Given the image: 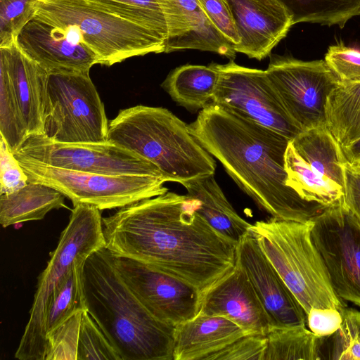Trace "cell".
<instances>
[{
  "label": "cell",
  "instance_id": "1",
  "mask_svg": "<svg viewBox=\"0 0 360 360\" xmlns=\"http://www.w3.org/2000/svg\"><path fill=\"white\" fill-rule=\"evenodd\" d=\"M105 248L176 277L203 294L236 265L238 242L213 228L195 202L174 192L102 218Z\"/></svg>",
  "mask_w": 360,
  "mask_h": 360
},
{
  "label": "cell",
  "instance_id": "2",
  "mask_svg": "<svg viewBox=\"0 0 360 360\" xmlns=\"http://www.w3.org/2000/svg\"><path fill=\"white\" fill-rule=\"evenodd\" d=\"M200 144L238 187L272 218L311 223L325 210L286 184L285 154L291 140L212 102L188 124Z\"/></svg>",
  "mask_w": 360,
  "mask_h": 360
},
{
  "label": "cell",
  "instance_id": "3",
  "mask_svg": "<svg viewBox=\"0 0 360 360\" xmlns=\"http://www.w3.org/2000/svg\"><path fill=\"white\" fill-rule=\"evenodd\" d=\"M85 310L121 360H173L175 327L154 317L117 271L102 248L82 267Z\"/></svg>",
  "mask_w": 360,
  "mask_h": 360
},
{
  "label": "cell",
  "instance_id": "4",
  "mask_svg": "<svg viewBox=\"0 0 360 360\" xmlns=\"http://www.w3.org/2000/svg\"><path fill=\"white\" fill-rule=\"evenodd\" d=\"M108 141L152 162L166 181L181 184L216 170L214 157L188 124L162 107L138 105L120 110L109 122Z\"/></svg>",
  "mask_w": 360,
  "mask_h": 360
},
{
  "label": "cell",
  "instance_id": "5",
  "mask_svg": "<svg viewBox=\"0 0 360 360\" xmlns=\"http://www.w3.org/2000/svg\"><path fill=\"white\" fill-rule=\"evenodd\" d=\"M34 10V16L89 47L99 65L111 66L131 57L165 52L166 37L86 0H37Z\"/></svg>",
  "mask_w": 360,
  "mask_h": 360
},
{
  "label": "cell",
  "instance_id": "6",
  "mask_svg": "<svg viewBox=\"0 0 360 360\" xmlns=\"http://www.w3.org/2000/svg\"><path fill=\"white\" fill-rule=\"evenodd\" d=\"M311 223L271 217L251 224L262 251L296 297L306 314L313 309L346 307L335 292L311 238Z\"/></svg>",
  "mask_w": 360,
  "mask_h": 360
},
{
  "label": "cell",
  "instance_id": "7",
  "mask_svg": "<svg viewBox=\"0 0 360 360\" xmlns=\"http://www.w3.org/2000/svg\"><path fill=\"white\" fill-rule=\"evenodd\" d=\"M102 218L101 210L94 206L87 204L74 206L56 248L51 253L46 267L38 277L30 319L15 353V359L44 360L49 305L75 262L86 259L105 247Z\"/></svg>",
  "mask_w": 360,
  "mask_h": 360
},
{
  "label": "cell",
  "instance_id": "8",
  "mask_svg": "<svg viewBox=\"0 0 360 360\" xmlns=\"http://www.w3.org/2000/svg\"><path fill=\"white\" fill-rule=\"evenodd\" d=\"M108 124L89 73L49 75L44 136L61 143H103Z\"/></svg>",
  "mask_w": 360,
  "mask_h": 360
},
{
  "label": "cell",
  "instance_id": "9",
  "mask_svg": "<svg viewBox=\"0 0 360 360\" xmlns=\"http://www.w3.org/2000/svg\"><path fill=\"white\" fill-rule=\"evenodd\" d=\"M14 155V154H13ZM28 181L52 187L74 206L87 204L101 211L121 208L168 191L164 179L152 176H112L78 172L47 165L14 155Z\"/></svg>",
  "mask_w": 360,
  "mask_h": 360
},
{
  "label": "cell",
  "instance_id": "10",
  "mask_svg": "<svg viewBox=\"0 0 360 360\" xmlns=\"http://www.w3.org/2000/svg\"><path fill=\"white\" fill-rule=\"evenodd\" d=\"M266 72L285 112L301 131L326 125V101L341 81L325 60L271 55Z\"/></svg>",
  "mask_w": 360,
  "mask_h": 360
},
{
  "label": "cell",
  "instance_id": "11",
  "mask_svg": "<svg viewBox=\"0 0 360 360\" xmlns=\"http://www.w3.org/2000/svg\"><path fill=\"white\" fill-rule=\"evenodd\" d=\"M13 154L52 167L78 172L164 179L152 162L109 141L61 143L53 141L44 134H31Z\"/></svg>",
  "mask_w": 360,
  "mask_h": 360
},
{
  "label": "cell",
  "instance_id": "12",
  "mask_svg": "<svg viewBox=\"0 0 360 360\" xmlns=\"http://www.w3.org/2000/svg\"><path fill=\"white\" fill-rule=\"evenodd\" d=\"M214 65L219 80L212 103L291 141L302 131L285 112L266 70L244 67L231 59Z\"/></svg>",
  "mask_w": 360,
  "mask_h": 360
},
{
  "label": "cell",
  "instance_id": "13",
  "mask_svg": "<svg viewBox=\"0 0 360 360\" xmlns=\"http://www.w3.org/2000/svg\"><path fill=\"white\" fill-rule=\"evenodd\" d=\"M311 233L336 294L360 307V222L342 202L315 218Z\"/></svg>",
  "mask_w": 360,
  "mask_h": 360
},
{
  "label": "cell",
  "instance_id": "14",
  "mask_svg": "<svg viewBox=\"0 0 360 360\" xmlns=\"http://www.w3.org/2000/svg\"><path fill=\"white\" fill-rule=\"evenodd\" d=\"M111 255L121 277L157 319L176 327L198 314L202 293L198 288L141 262Z\"/></svg>",
  "mask_w": 360,
  "mask_h": 360
},
{
  "label": "cell",
  "instance_id": "15",
  "mask_svg": "<svg viewBox=\"0 0 360 360\" xmlns=\"http://www.w3.org/2000/svg\"><path fill=\"white\" fill-rule=\"evenodd\" d=\"M237 262L248 277L274 327L306 326L304 308L250 230L238 243Z\"/></svg>",
  "mask_w": 360,
  "mask_h": 360
},
{
  "label": "cell",
  "instance_id": "16",
  "mask_svg": "<svg viewBox=\"0 0 360 360\" xmlns=\"http://www.w3.org/2000/svg\"><path fill=\"white\" fill-rule=\"evenodd\" d=\"M15 42L49 74L89 73L91 67L98 64L96 54L89 47L74 43L64 30L34 15Z\"/></svg>",
  "mask_w": 360,
  "mask_h": 360
},
{
  "label": "cell",
  "instance_id": "17",
  "mask_svg": "<svg viewBox=\"0 0 360 360\" xmlns=\"http://www.w3.org/2000/svg\"><path fill=\"white\" fill-rule=\"evenodd\" d=\"M198 314L227 318L248 335H266L274 327L237 260L235 266L203 294Z\"/></svg>",
  "mask_w": 360,
  "mask_h": 360
},
{
  "label": "cell",
  "instance_id": "18",
  "mask_svg": "<svg viewBox=\"0 0 360 360\" xmlns=\"http://www.w3.org/2000/svg\"><path fill=\"white\" fill-rule=\"evenodd\" d=\"M240 44L236 53L262 60L286 37L292 20L278 0H226Z\"/></svg>",
  "mask_w": 360,
  "mask_h": 360
},
{
  "label": "cell",
  "instance_id": "19",
  "mask_svg": "<svg viewBox=\"0 0 360 360\" xmlns=\"http://www.w3.org/2000/svg\"><path fill=\"white\" fill-rule=\"evenodd\" d=\"M168 38L165 53L195 49L236 58L234 47L209 20L198 0H162Z\"/></svg>",
  "mask_w": 360,
  "mask_h": 360
},
{
  "label": "cell",
  "instance_id": "20",
  "mask_svg": "<svg viewBox=\"0 0 360 360\" xmlns=\"http://www.w3.org/2000/svg\"><path fill=\"white\" fill-rule=\"evenodd\" d=\"M0 60L7 68L27 135L43 134L49 74L27 56L15 41L0 47Z\"/></svg>",
  "mask_w": 360,
  "mask_h": 360
},
{
  "label": "cell",
  "instance_id": "21",
  "mask_svg": "<svg viewBox=\"0 0 360 360\" xmlns=\"http://www.w3.org/2000/svg\"><path fill=\"white\" fill-rule=\"evenodd\" d=\"M245 335L227 318L198 314L175 327L173 360H207Z\"/></svg>",
  "mask_w": 360,
  "mask_h": 360
},
{
  "label": "cell",
  "instance_id": "22",
  "mask_svg": "<svg viewBox=\"0 0 360 360\" xmlns=\"http://www.w3.org/2000/svg\"><path fill=\"white\" fill-rule=\"evenodd\" d=\"M189 198L195 202L197 212L217 231L238 241L250 230L251 224L236 212L214 174L181 184Z\"/></svg>",
  "mask_w": 360,
  "mask_h": 360
},
{
  "label": "cell",
  "instance_id": "23",
  "mask_svg": "<svg viewBox=\"0 0 360 360\" xmlns=\"http://www.w3.org/2000/svg\"><path fill=\"white\" fill-rule=\"evenodd\" d=\"M65 197L52 187L29 181L16 191L0 195V224L6 228L42 219L52 210L67 208Z\"/></svg>",
  "mask_w": 360,
  "mask_h": 360
},
{
  "label": "cell",
  "instance_id": "24",
  "mask_svg": "<svg viewBox=\"0 0 360 360\" xmlns=\"http://www.w3.org/2000/svg\"><path fill=\"white\" fill-rule=\"evenodd\" d=\"M218 80L214 63L207 66L187 64L172 70L161 86L178 105L197 110L212 101Z\"/></svg>",
  "mask_w": 360,
  "mask_h": 360
},
{
  "label": "cell",
  "instance_id": "25",
  "mask_svg": "<svg viewBox=\"0 0 360 360\" xmlns=\"http://www.w3.org/2000/svg\"><path fill=\"white\" fill-rule=\"evenodd\" d=\"M291 143L311 168L343 188L347 162L341 146L326 125L304 130Z\"/></svg>",
  "mask_w": 360,
  "mask_h": 360
},
{
  "label": "cell",
  "instance_id": "26",
  "mask_svg": "<svg viewBox=\"0 0 360 360\" xmlns=\"http://www.w3.org/2000/svg\"><path fill=\"white\" fill-rule=\"evenodd\" d=\"M286 184L303 200L325 209L342 202V186L314 170L296 152L291 141L285 154Z\"/></svg>",
  "mask_w": 360,
  "mask_h": 360
},
{
  "label": "cell",
  "instance_id": "27",
  "mask_svg": "<svg viewBox=\"0 0 360 360\" xmlns=\"http://www.w3.org/2000/svg\"><path fill=\"white\" fill-rule=\"evenodd\" d=\"M326 126L341 147L360 139V82H343L329 94Z\"/></svg>",
  "mask_w": 360,
  "mask_h": 360
},
{
  "label": "cell",
  "instance_id": "28",
  "mask_svg": "<svg viewBox=\"0 0 360 360\" xmlns=\"http://www.w3.org/2000/svg\"><path fill=\"white\" fill-rule=\"evenodd\" d=\"M324 337L306 326L273 327L266 335L263 360H320Z\"/></svg>",
  "mask_w": 360,
  "mask_h": 360
},
{
  "label": "cell",
  "instance_id": "29",
  "mask_svg": "<svg viewBox=\"0 0 360 360\" xmlns=\"http://www.w3.org/2000/svg\"><path fill=\"white\" fill-rule=\"evenodd\" d=\"M278 1L290 15L293 25L311 22L343 28L349 20L360 15V0Z\"/></svg>",
  "mask_w": 360,
  "mask_h": 360
},
{
  "label": "cell",
  "instance_id": "30",
  "mask_svg": "<svg viewBox=\"0 0 360 360\" xmlns=\"http://www.w3.org/2000/svg\"><path fill=\"white\" fill-rule=\"evenodd\" d=\"M98 7L145 26L168 38L162 0H86Z\"/></svg>",
  "mask_w": 360,
  "mask_h": 360
},
{
  "label": "cell",
  "instance_id": "31",
  "mask_svg": "<svg viewBox=\"0 0 360 360\" xmlns=\"http://www.w3.org/2000/svg\"><path fill=\"white\" fill-rule=\"evenodd\" d=\"M0 134L13 153L28 136L7 68L1 60Z\"/></svg>",
  "mask_w": 360,
  "mask_h": 360
},
{
  "label": "cell",
  "instance_id": "32",
  "mask_svg": "<svg viewBox=\"0 0 360 360\" xmlns=\"http://www.w3.org/2000/svg\"><path fill=\"white\" fill-rule=\"evenodd\" d=\"M86 259L75 262L73 268L53 295L46 312V333L76 311L85 309L81 275L82 264Z\"/></svg>",
  "mask_w": 360,
  "mask_h": 360
},
{
  "label": "cell",
  "instance_id": "33",
  "mask_svg": "<svg viewBox=\"0 0 360 360\" xmlns=\"http://www.w3.org/2000/svg\"><path fill=\"white\" fill-rule=\"evenodd\" d=\"M340 312V328L323 338L322 359L360 360V311L346 306Z\"/></svg>",
  "mask_w": 360,
  "mask_h": 360
},
{
  "label": "cell",
  "instance_id": "34",
  "mask_svg": "<svg viewBox=\"0 0 360 360\" xmlns=\"http://www.w3.org/2000/svg\"><path fill=\"white\" fill-rule=\"evenodd\" d=\"M79 310L48 331L44 360H77L81 320Z\"/></svg>",
  "mask_w": 360,
  "mask_h": 360
},
{
  "label": "cell",
  "instance_id": "35",
  "mask_svg": "<svg viewBox=\"0 0 360 360\" xmlns=\"http://www.w3.org/2000/svg\"><path fill=\"white\" fill-rule=\"evenodd\" d=\"M77 360H121L103 332L85 309L81 320Z\"/></svg>",
  "mask_w": 360,
  "mask_h": 360
},
{
  "label": "cell",
  "instance_id": "36",
  "mask_svg": "<svg viewBox=\"0 0 360 360\" xmlns=\"http://www.w3.org/2000/svg\"><path fill=\"white\" fill-rule=\"evenodd\" d=\"M37 0H0V47L13 44L34 14Z\"/></svg>",
  "mask_w": 360,
  "mask_h": 360
},
{
  "label": "cell",
  "instance_id": "37",
  "mask_svg": "<svg viewBox=\"0 0 360 360\" xmlns=\"http://www.w3.org/2000/svg\"><path fill=\"white\" fill-rule=\"evenodd\" d=\"M324 60L343 82H360V51L343 44L329 46Z\"/></svg>",
  "mask_w": 360,
  "mask_h": 360
},
{
  "label": "cell",
  "instance_id": "38",
  "mask_svg": "<svg viewBox=\"0 0 360 360\" xmlns=\"http://www.w3.org/2000/svg\"><path fill=\"white\" fill-rule=\"evenodd\" d=\"M266 335H245L212 354L207 360H263Z\"/></svg>",
  "mask_w": 360,
  "mask_h": 360
},
{
  "label": "cell",
  "instance_id": "39",
  "mask_svg": "<svg viewBox=\"0 0 360 360\" xmlns=\"http://www.w3.org/2000/svg\"><path fill=\"white\" fill-rule=\"evenodd\" d=\"M214 27L234 48L240 39L226 0H198Z\"/></svg>",
  "mask_w": 360,
  "mask_h": 360
},
{
  "label": "cell",
  "instance_id": "40",
  "mask_svg": "<svg viewBox=\"0 0 360 360\" xmlns=\"http://www.w3.org/2000/svg\"><path fill=\"white\" fill-rule=\"evenodd\" d=\"M28 178L19 162L0 138V194L13 193L25 186Z\"/></svg>",
  "mask_w": 360,
  "mask_h": 360
},
{
  "label": "cell",
  "instance_id": "41",
  "mask_svg": "<svg viewBox=\"0 0 360 360\" xmlns=\"http://www.w3.org/2000/svg\"><path fill=\"white\" fill-rule=\"evenodd\" d=\"M341 323V312L336 309H313L307 314V325L319 337L333 334Z\"/></svg>",
  "mask_w": 360,
  "mask_h": 360
},
{
  "label": "cell",
  "instance_id": "42",
  "mask_svg": "<svg viewBox=\"0 0 360 360\" xmlns=\"http://www.w3.org/2000/svg\"><path fill=\"white\" fill-rule=\"evenodd\" d=\"M344 205L360 222V172L346 163L343 186Z\"/></svg>",
  "mask_w": 360,
  "mask_h": 360
},
{
  "label": "cell",
  "instance_id": "43",
  "mask_svg": "<svg viewBox=\"0 0 360 360\" xmlns=\"http://www.w3.org/2000/svg\"><path fill=\"white\" fill-rule=\"evenodd\" d=\"M342 151L347 163L353 165L360 162V139L346 147Z\"/></svg>",
  "mask_w": 360,
  "mask_h": 360
},
{
  "label": "cell",
  "instance_id": "44",
  "mask_svg": "<svg viewBox=\"0 0 360 360\" xmlns=\"http://www.w3.org/2000/svg\"><path fill=\"white\" fill-rule=\"evenodd\" d=\"M355 170L360 172V162L351 165Z\"/></svg>",
  "mask_w": 360,
  "mask_h": 360
}]
</instances>
